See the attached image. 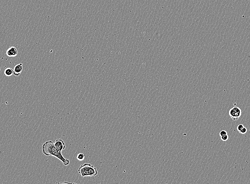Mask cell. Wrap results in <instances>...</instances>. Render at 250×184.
<instances>
[{
    "label": "cell",
    "instance_id": "4",
    "mask_svg": "<svg viewBox=\"0 0 250 184\" xmlns=\"http://www.w3.org/2000/svg\"><path fill=\"white\" fill-rule=\"evenodd\" d=\"M54 145L57 149L61 152L66 148L65 143L61 139H57L54 142Z\"/></svg>",
    "mask_w": 250,
    "mask_h": 184
},
{
    "label": "cell",
    "instance_id": "10",
    "mask_svg": "<svg viewBox=\"0 0 250 184\" xmlns=\"http://www.w3.org/2000/svg\"><path fill=\"white\" fill-rule=\"evenodd\" d=\"M221 137V139L222 141H227L228 140L229 137L228 135H224V136H223Z\"/></svg>",
    "mask_w": 250,
    "mask_h": 184
},
{
    "label": "cell",
    "instance_id": "11",
    "mask_svg": "<svg viewBox=\"0 0 250 184\" xmlns=\"http://www.w3.org/2000/svg\"><path fill=\"white\" fill-rule=\"evenodd\" d=\"M227 132L226 131L223 130L221 131L220 132V137L224 136L225 135H227Z\"/></svg>",
    "mask_w": 250,
    "mask_h": 184
},
{
    "label": "cell",
    "instance_id": "13",
    "mask_svg": "<svg viewBox=\"0 0 250 184\" xmlns=\"http://www.w3.org/2000/svg\"><path fill=\"white\" fill-rule=\"evenodd\" d=\"M68 183V182H62V183Z\"/></svg>",
    "mask_w": 250,
    "mask_h": 184
},
{
    "label": "cell",
    "instance_id": "8",
    "mask_svg": "<svg viewBox=\"0 0 250 184\" xmlns=\"http://www.w3.org/2000/svg\"><path fill=\"white\" fill-rule=\"evenodd\" d=\"M85 155L83 153H79L78 154L76 159L79 161H82L84 160Z\"/></svg>",
    "mask_w": 250,
    "mask_h": 184
},
{
    "label": "cell",
    "instance_id": "5",
    "mask_svg": "<svg viewBox=\"0 0 250 184\" xmlns=\"http://www.w3.org/2000/svg\"><path fill=\"white\" fill-rule=\"evenodd\" d=\"M18 53V52L17 48L14 46L9 47L6 51L7 55L10 57H15L17 55Z\"/></svg>",
    "mask_w": 250,
    "mask_h": 184
},
{
    "label": "cell",
    "instance_id": "7",
    "mask_svg": "<svg viewBox=\"0 0 250 184\" xmlns=\"http://www.w3.org/2000/svg\"><path fill=\"white\" fill-rule=\"evenodd\" d=\"M4 73L6 76H11L14 74V70L10 68H8L5 70Z\"/></svg>",
    "mask_w": 250,
    "mask_h": 184
},
{
    "label": "cell",
    "instance_id": "9",
    "mask_svg": "<svg viewBox=\"0 0 250 184\" xmlns=\"http://www.w3.org/2000/svg\"><path fill=\"white\" fill-rule=\"evenodd\" d=\"M247 132V129L246 128L244 127L239 132L240 133L242 134H246Z\"/></svg>",
    "mask_w": 250,
    "mask_h": 184
},
{
    "label": "cell",
    "instance_id": "1",
    "mask_svg": "<svg viewBox=\"0 0 250 184\" xmlns=\"http://www.w3.org/2000/svg\"><path fill=\"white\" fill-rule=\"evenodd\" d=\"M42 151L46 156H52L61 160L64 165L67 166L70 164V160L63 156L61 151L57 149L52 141H47L42 146Z\"/></svg>",
    "mask_w": 250,
    "mask_h": 184
},
{
    "label": "cell",
    "instance_id": "3",
    "mask_svg": "<svg viewBox=\"0 0 250 184\" xmlns=\"http://www.w3.org/2000/svg\"><path fill=\"white\" fill-rule=\"evenodd\" d=\"M242 111L239 107L235 106L231 109L229 111V114L232 120H237L242 115Z\"/></svg>",
    "mask_w": 250,
    "mask_h": 184
},
{
    "label": "cell",
    "instance_id": "2",
    "mask_svg": "<svg viewBox=\"0 0 250 184\" xmlns=\"http://www.w3.org/2000/svg\"><path fill=\"white\" fill-rule=\"evenodd\" d=\"M78 171L83 178L85 177L95 176L98 174L97 169L89 163H85L81 165Z\"/></svg>",
    "mask_w": 250,
    "mask_h": 184
},
{
    "label": "cell",
    "instance_id": "6",
    "mask_svg": "<svg viewBox=\"0 0 250 184\" xmlns=\"http://www.w3.org/2000/svg\"><path fill=\"white\" fill-rule=\"evenodd\" d=\"M23 70V64L22 63L17 64L15 66L13 74L16 76H20Z\"/></svg>",
    "mask_w": 250,
    "mask_h": 184
},
{
    "label": "cell",
    "instance_id": "12",
    "mask_svg": "<svg viewBox=\"0 0 250 184\" xmlns=\"http://www.w3.org/2000/svg\"><path fill=\"white\" fill-rule=\"evenodd\" d=\"M244 127H245V126H244L242 124H240L238 125L237 126V130L239 131V132L240 131H241V130L243 128H244Z\"/></svg>",
    "mask_w": 250,
    "mask_h": 184
}]
</instances>
